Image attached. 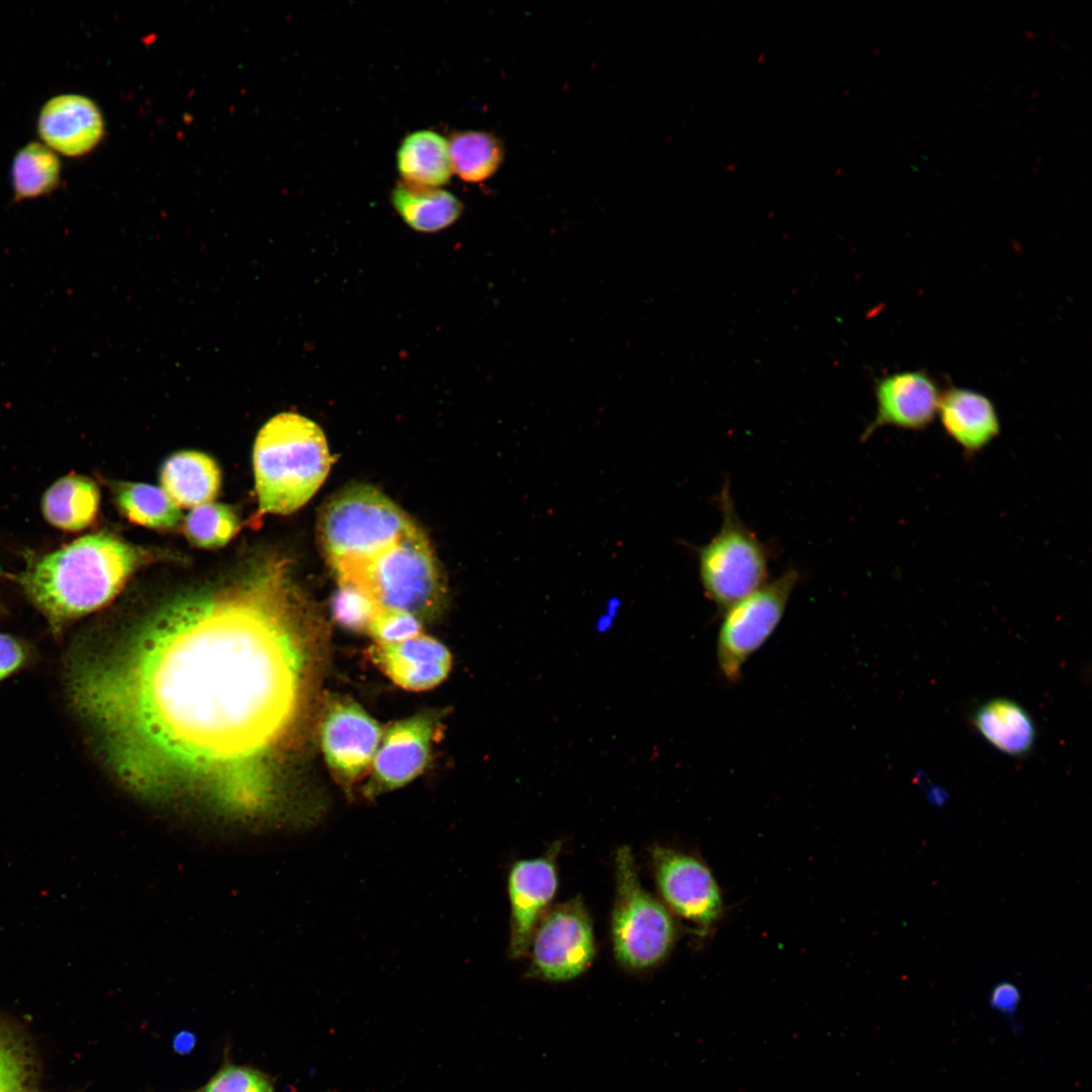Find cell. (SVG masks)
Returning <instances> with one entry per match:
<instances>
[{
    "mask_svg": "<svg viewBox=\"0 0 1092 1092\" xmlns=\"http://www.w3.org/2000/svg\"><path fill=\"white\" fill-rule=\"evenodd\" d=\"M25 658L23 646L14 637L0 633V680L18 669Z\"/></svg>",
    "mask_w": 1092,
    "mask_h": 1092,
    "instance_id": "cell-32",
    "label": "cell"
},
{
    "mask_svg": "<svg viewBox=\"0 0 1092 1092\" xmlns=\"http://www.w3.org/2000/svg\"><path fill=\"white\" fill-rule=\"evenodd\" d=\"M447 142L452 171L466 182L485 181L503 163L504 146L490 132L456 131Z\"/></svg>",
    "mask_w": 1092,
    "mask_h": 1092,
    "instance_id": "cell-25",
    "label": "cell"
},
{
    "mask_svg": "<svg viewBox=\"0 0 1092 1092\" xmlns=\"http://www.w3.org/2000/svg\"><path fill=\"white\" fill-rule=\"evenodd\" d=\"M417 525L378 488L354 484L334 493L316 523L317 541L339 585H352L367 565Z\"/></svg>",
    "mask_w": 1092,
    "mask_h": 1092,
    "instance_id": "cell-4",
    "label": "cell"
},
{
    "mask_svg": "<svg viewBox=\"0 0 1092 1092\" xmlns=\"http://www.w3.org/2000/svg\"><path fill=\"white\" fill-rule=\"evenodd\" d=\"M396 162L403 183L407 185L438 188L451 177L448 142L433 130H418L406 135L397 151Z\"/></svg>",
    "mask_w": 1092,
    "mask_h": 1092,
    "instance_id": "cell-21",
    "label": "cell"
},
{
    "mask_svg": "<svg viewBox=\"0 0 1092 1092\" xmlns=\"http://www.w3.org/2000/svg\"><path fill=\"white\" fill-rule=\"evenodd\" d=\"M115 504L129 522L156 530H173L182 522L179 507L163 488L136 482L114 487Z\"/></svg>",
    "mask_w": 1092,
    "mask_h": 1092,
    "instance_id": "cell-24",
    "label": "cell"
},
{
    "mask_svg": "<svg viewBox=\"0 0 1092 1092\" xmlns=\"http://www.w3.org/2000/svg\"><path fill=\"white\" fill-rule=\"evenodd\" d=\"M651 860L658 892L666 906L706 933L719 920L723 902L710 869L698 857L654 845Z\"/></svg>",
    "mask_w": 1092,
    "mask_h": 1092,
    "instance_id": "cell-10",
    "label": "cell"
},
{
    "mask_svg": "<svg viewBox=\"0 0 1092 1092\" xmlns=\"http://www.w3.org/2000/svg\"><path fill=\"white\" fill-rule=\"evenodd\" d=\"M529 975L565 982L583 974L596 956L593 923L580 898L549 907L537 923L526 953Z\"/></svg>",
    "mask_w": 1092,
    "mask_h": 1092,
    "instance_id": "cell-9",
    "label": "cell"
},
{
    "mask_svg": "<svg viewBox=\"0 0 1092 1092\" xmlns=\"http://www.w3.org/2000/svg\"><path fill=\"white\" fill-rule=\"evenodd\" d=\"M616 893L611 936L617 962L632 972L660 965L670 953L676 926L669 910L642 886L632 850L615 853Z\"/></svg>",
    "mask_w": 1092,
    "mask_h": 1092,
    "instance_id": "cell-6",
    "label": "cell"
},
{
    "mask_svg": "<svg viewBox=\"0 0 1092 1092\" xmlns=\"http://www.w3.org/2000/svg\"><path fill=\"white\" fill-rule=\"evenodd\" d=\"M41 143L68 158L90 154L102 142L105 121L91 98L77 93L53 96L41 106L36 119Z\"/></svg>",
    "mask_w": 1092,
    "mask_h": 1092,
    "instance_id": "cell-15",
    "label": "cell"
},
{
    "mask_svg": "<svg viewBox=\"0 0 1092 1092\" xmlns=\"http://www.w3.org/2000/svg\"><path fill=\"white\" fill-rule=\"evenodd\" d=\"M62 179L59 155L41 142H29L13 157L10 182L15 201L35 199L53 193Z\"/></svg>",
    "mask_w": 1092,
    "mask_h": 1092,
    "instance_id": "cell-23",
    "label": "cell"
},
{
    "mask_svg": "<svg viewBox=\"0 0 1092 1092\" xmlns=\"http://www.w3.org/2000/svg\"><path fill=\"white\" fill-rule=\"evenodd\" d=\"M383 729L352 700H332L321 725V745L333 776L345 787L370 770Z\"/></svg>",
    "mask_w": 1092,
    "mask_h": 1092,
    "instance_id": "cell-11",
    "label": "cell"
},
{
    "mask_svg": "<svg viewBox=\"0 0 1092 1092\" xmlns=\"http://www.w3.org/2000/svg\"><path fill=\"white\" fill-rule=\"evenodd\" d=\"M558 850L559 846L554 845L539 857L517 860L509 872L512 958L519 959L527 953L533 931L556 894Z\"/></svg>",
    "mask_w": 1092,
    "mask_h": 1092,
    "instance_id": "cell-14",
    "label": "cell"
},
{
    "mask_svg": "<svg viewBox=\"0 0 1092 1092\" xmlns=\"http://www.w3.org/2000/svg\"><path fill=\"white\" fill-rule=\"evenodd\" d=\"M391 202L404 222L422 233H435L451 225L463 210L461 201L451 192L403 182L393 189Z\"/></svg>",
    "mask_w": 1092,
    "mask_h": 1092,
    "instance_id": "cell-22",
    "label": "cell"
},
{
    "mask_svg": "<svg viewBox=\"0 0 1092 1092\" xmlns=\"http://www.w3.org/2000/svg\"><path fill=\"white\" fill-rule=\"evenodd\" d=\"M876 416L860 435L867 441L877 430L893 427L922 431L936 418L941 391L926 371L905 370L875 381Z\"/></svg>",
    "mask_w": 1092,
    "mask_h": 1092,
    "instance_id": "cell-13",
    "label": "cell"
},
{
    "mask_svg": "<svg viewBox=\"0 0 1092 1092\" xmlns=\"http://www.w3.org/2000/svg\"><path fill=\"white\" fill-rule=\"evenodd\" d=\"M202 1092H274L269 1080L260 1072L237 1066L220 1070Z\"/></svg>",
    "mask_w": 1092,
    "mask_h": 1092,
    "instance_id": "cell-30",
    "label": "cell"
},
{
    "mask_svg": "<svg viewBox=\"0 0 1092 1092\" xmlns=\"http://www.w3.org/2000/svg\"><path fill=\"white\" fill-rule=\"evenodd\" d=\"M937 416L947 437L969 456L984 450L1000 434L994 402L971 388L951 386L941 391Z\"/></svg>",
    "mask_w": 1092,
    "mask_h": 1092,
    "instance_id": "cell-17",
    "label": "cell"
},
{
    "mask_svg": "<svg viewBox=\"0 0 1092 1092\" xmlns=\"http://www.w3.org/2000/svg\"><path fill=\"white\" fill-rule=\"evenodd\" d=\"M437 717L429 712L398 720L383 730L374 755L366 794L403 787L426 768L437 735Z\"/></svg>",
    "mask_w": 1092,
    "mask_h": 1092,
    "instance_id": "cell-12",
    "label": "cell"
},
{
    "mask_svg": "<svg viewBox=\"0 0 1092 1092\" xmlns=\"http://www.w3.org/2000/svg\"><path fill=\"white\" fill-rule=\"evenodd\" d=\"M289 561L258 555L165 603L128 643L77 665L73 702L127 784L273 802L302 704L308 608Z\"/></svg>",
    "mask_w": 1092,
    "mask_h": 1092,
    "instance_id": "cell-1",
    "label": "cell"
},
{
    "mask_svg": "<svg viewBox=\"0 0 1092 1092\" xmlns=\"http://www.w3.org/2000/svg\"><path fill=\"white\" fill-rule=\"evenodd\" d=\"M379 606L366 594L350 585H339L332 600L335 620L351 631H365Z\"/></svg>",
    "mask_w": 1092,
    "mask_h": 1092,
    "instance_id": "cell-28",
    "label": "cell"
},
{
    "mask_svg": "<svg viewBox=\"0 0 1092 1092\" xmlns=\"http://www.w3.org/2000/svg\"><path fill=\"white\" fill-rule=\"evenodd\" d=\"M152 558L149 551L103 531L33 559L19 582L57 628L109 603Z\"/></svg>",
    "mask_w": 1092,
    "mask_h": 1092,
    "instance_id": "cell-2",
    "label": "cell"
},
{
    "mask_svg": "<svg viewBox=\"0 0 1092 1092\" xmlns=\"http://www.w3.org/2000/svg\"><path fill=\"white\" fill-rule=\"evenodd\" d=\"M979 733L998 750L1011 756L1027 754L1035 740V726L1027 711L1008 699L981 705L973 715Z\"/></svg>",
    "mask_w": 1092,
    "mask_h": 1092,
    "instance_id": "cell-19",
    "label": "cell"
},
{
    "mask_svg": "<svg viewBox=\"0 0 1092 1092\" xmlns=\"http://www.w3.org/2000/svg\"><path fill=\"white\" fill-rule=\"evenodd\" d=\"M370 655L390 680L412 692L437 687L447 677L452 665L448 648L423 633L397 643H375Z\"/></svg>",
    "mask_w": 1092,
    "mask_h": 1092,
    "instance_id": "cell-16",
    "label": "cell"
},
{
    "mask_svg": "<svg viewBox=\"0 0 1092 1092\" xmlns=\"http://www.w3.org/2000/svg\"><path fill=\"white\" fill-rule=\"evenodd\" d=\"M1021 1000L1017 986L1009 982L996 984L989 995V1004L997 1012L1014 1019Z\"/></svg>",
    "mask_w": 1092,
    "mask_h": 1092,
    "instance_id": "cell-31",
    "label": "cell"
},
{
    "mask_svg": "<svg viewBox=\"0 0 1092 1092\" xmlns=\"http://www.w3.org/2000/svg\"><path fill=\"white\" fill-rule=\"evenodd\" d=\"M722 524L695 547L705 596L722 612L766 582L770 551L739 518L728 484L718 497Z\"/></svg>",
    "mask_w": 1092,
    "mask_h": 1092,
    "instance_id": "cell-7",
    "label": "cell"
},
{
    "mask_svg": "<svg viewBox=\"0 0 1092 1092\" xmlns=\"http://www.w3.org/2000/svg\"><path fill=\"white\" fill-rule=\"evenodd\" d=\"M350 586L381 608L402 610L421 621L438 614L447 592L438 559L418 526L370 562Z\"/></svg>",
    "mask_w": 1092,
    "mask_h": 1092,
    "instance_id": "cell-5",
    "label": "cell"
},
{
    "mask_svg": "<svg viewBox=\"0 0 1092 1092\" xmlns=\"http://www.w3.org/2000/svg\"><path fill=\"white\" fill-rule=\"evenodd\" d=\"M241 526L240 518L232 507L208 503L194 508L187 515L183 532L192 545L216 549L230 542Z\"/></svg>",
    "mask_w": 1092,
    "mask_h": 1092,
    "instance_id": "cell-26",
    "label": "cell"
},
{
    "mask_svg": "<svg viewBox=\"0 0 1092 1092\" xmlns=\"http://www.w3.org/2000/svg\"><path fill=\"white\" fill-rule=\"evenodd\" d=\"M333 458L325 434L311 420L281 413L259 431L253 450L259 509L265 514L289 515L317 491Z\"/></svg>",
    "mask_w": 1092,
    "mask_h": 1092,
    "instance_id": "cell-3",
    "label": "cell"
},
{
    "mask_svg": "<svg viewBox=\"0 0 1092 1092\" xmlns=\"http://www.w3.org/2000/svg\"><path fill=\"white\" fill-rule=\"evenodd\" d=\"M367 633L375 643H397L422 634V621L408 612L379 607Z\"/></svg>",
    "mask_w": 1092,
    "mask_h": 1092,
    "instance_id": "cell-29",
    "label": "cell"
},
{
    "mask_svg": "<svg viewBox=\"0 0 1092 1092\" xmlns=\"http://www.w3.org/2000/svg\"><path fill=\"white\" fill-rule=\"evenodd\" d=\"M100 493L96 483L75 473L55 481L44 492L41 510L47 521L62 530L80 531L98 514Z\"/></svg>",
    "mask_w": 1092,
    "mask_h": 1092,
    "instance_id": "cell-20",
    "label": "cell"
},
{
    "mask_svg": "<svg viewBox=\"0 0 1092 1092\" xmlns=\"http://www.w3.org/2000/svg\"><path fill=\"white\" fill-rule=\"evenodd\" d=\"M194 1034L186 1030L179 1032L173 1040L174 1050L179 1054H187L191 1052L194 1048Z\"/></svg>",
    "mask_w": 1092,
    "mask_h": 1092,
    "instance_id": "cell-33",
    "label": "cell"
},
{
    "mask_svg": "<svg viewBox=\"0 0 1092 1092\" xmlns=\"http://www.w3.org/2000/svg\"><path fill=\"white\" fill-rule=\"evenodd\" d=\"M799 579V571L788 568L724 611L716 656L728 681L740 678L744 664L775 632Z\"/></svg>",
    "mask_w": 1092,
    "mask_h": 1092,
    "instance_id": "cell-8",
    "label": "cell"
},
{
    "mask_svg": "<svg viewBox=\"0 0 1092 1092\" xmlns=\"http://www.w3.org/2000/svg\"><path fill=\"white\" fill-rule=\"evenodd\" d=\"M27 1044L0 1019V1092H21L31 1072Z\"/></svg>",
    "mask_w": 1092,
    "mask_h": 1092,
    "instance_id": "cell-27",
    "label": "cell"
},
{
    "mask_svg": "<svg viewBox=\"0 0 1092 1092\" xmlns=\"http://www.w3.org/2000/svg\"><path fill=\"white\" fill-rule=\"evenodd\" d=\"M160 480L164 491L177 506L196 508L216 497L221 475L210 456L197 451H181L166 459Z\"/></svg>",
    "mask_w": 1092,
    "mask_h": 1092,
    "instance_id": "cell-18",
    "label": "cell"
}]
</instances>
